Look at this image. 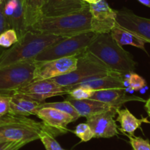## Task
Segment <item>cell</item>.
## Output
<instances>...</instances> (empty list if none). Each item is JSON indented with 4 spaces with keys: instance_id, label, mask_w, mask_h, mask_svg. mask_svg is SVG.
<instances>
[{
    "instance_id": "cell-36",
    "label": "cell",
    "mask_w": 150,
    "mask_h": 150,
    "mask_svg": "<svg viewBox=\"0 0 150 150\" xmlns=\"http://www.w3.org/2000/svg\"><path fill=\"white\" fill-rule=\"evenodd\" d=\"M83 1L89 4H93V3L98 2V1H100V0H83Z\"/></svg>"
},
{
    "instance_id": "cell-11",
    "label": "cell",
    "mask_w": 150,
    "mask_h": 150,
    "mask_svg": "<svg viewBox=\"0 0 150 150\" xmlns=\"http://www.w3.org/2000/svg\"><path fill=\"white\" fill-rule=\"evenodd\" d=\"M117 110L114 108L86 118V123L90 127L94 138L108 139L119 134L118 126L114 119Z\"/></svg>"
},
{
    "instance_id": "cell-35",
    "label": "cell",
    "mask_w": 150,
    "mask_h": 150,
    "mask_svg": "<svg viewBox=\"0 0 150 150\" xmlns=\"http://www.w3.org/2000/svg\"><path fill=\"white\" fill-rule=\"evenodd\" d=\"M10 142H0V150H3Z\"/></svg>"
},
{
    "instance_id": "cell-18",
    "label": "cell",
    "mask_w": 150,
    "mask_h": 150,
    "mask_svg": "<svg viewBox=\"0 0 150 150\" xmlns=\"http://www.w3.org/2000/svg\"><path fill=\"white\" fill-rule=\"evenodd\" d=\"M66 100H68L72 104V105L76 108L80 117H86V118L110 111L114 108L119 109V108L110 106L107 104L90 99V98L83 100H75L67 98Z\"/></svg>"
},
{
    "instance_id": "cell-32",
    "label": "cell",
    "mask_w": 150,
    "mask_h": 150,
    "mask_svg": "<svg viewBox=\"0 0 150 150\" xmlns=\"http://www.w3.org/2000/svg\"><path fill=\"white\" fill-rule=\"evenodd\" d=\"M29 142H10L5 148L3 150H18L19 149L22 147V146H25L26 144H29Z\"/></svg>"
},
{
    "instance_id": "cell-38",
    "label": "cell",
    "mask_w": 150,
    "mask_h": 150,
    "mask_svg": "<svg viewBox=\"0 0 150 150\" xmlns=\"http://www.w3.org/2000/svg\"><path fill=\"white\" fill-rule=\"evenodd\" d=\"M1 1H2V0H0V4H1Z\"/></svg>"
},
{
    "instance_id": "cell-4",
    "label": "cell",
    "mask_w": 150,
    "mask_h": 150,
    "mask_svg": "<svg viewBox=\"0 0 150 150\" xmlns=\"http://www.w3.org/2000/svg\"><path fill=\"white\" fill-rule=\"evenodd\" d=\"M98 34L89 31L63 38L43 50L35 58V62H44L64 57L78 56L84 52Z\"/></svg>"
},
{
    "instance_id": "cell-33",
    "label": "cell",
    "mask_w": 150,
    "mask_h": 150,
    "mask_svg": "<svg viewBox=\"0 0 150 150\" xmlns=\"http://www.w3.org/2000/svg\"><path fill=\"white\" fill-rule=\"evenodd\" d=\"M144 108L145 109H146V113H147L150 118V98L147 100H146V102H145Z\"/></svg>"
},
{
    "instance_id": "cell-1",
    "label": "cell",
    "mask_w": 150,
    "mask_h": 150,
    "mask_svg": "<svg viewBox=\"0 0 150 150\" xmlns=\"http://www.w3.org/2000/svg\"><path fill=\"white\" fill-rule=\"evenodd\" d=\"M29 31L44 35L64 38L91 31V13L89 7L75 13L54 17L41 16Z\"/></svg>"
},
{
    "instance_id": "cell-3",
    "label": "cell",
    "mask_w": 150,
    "mask_h": 150,
    "mask_svg": "<svg viewBox=\"0 0 150 150\" xmlns=\"http://www.w3.org/2000/svg\"><path fill=\"white\" fill-rule=\"evenodd\" d=\"M63 38L28 30L16 44L0 54V67L34 60L45 48Z\"/></svg>"
},
{
    "instance_id": "cell-29",
    "label": "cell",
    "mask_w": 150,
    "mask_h": 150,
    "mask_svg": "<svg viewBox=\"0 0 150 150\" xmlns=\"http://www.w3.org/2000/svg\"><path fill=\"white\" fill-rule=\"evenodd\" d=\"M130 145L133 150H150V143L148 139H144L141 137L127 135Z\"/></svg>"
},
{
    "instance_id": "cell-20",
    "label": "cell",
    "mask_w": 150,
    "mask_h": 150,
    "mask_svg": "<svg viewBox=\"0 0 150 150\" xmlns=\"http://www.w3.org/2000/svg\"><path fill=\"white\" fill-rule=\"evenodd\" d=\"M10 110L9 114L20 117H29L35 115V112L39 109L40 103L20 98V97L10 95Z\"/></svg>"
},
{
    "instance_id": "cell-37",
    "label": "cell",
    "mask_w": 150,
    "mask_h": 150,
    "mask_svg": "<svg viewBox=\"0 0 150 150\" xmlns=\"http://www.w3.org/2000/svg\"><path fill=\"white\" fill-rule=\"evenodd\" d=\"M21 1L22 3H23V0H21Z\"/></svg>"
},
{
    "instance_id": "cell-5",
    "label": "cell",
    "mask_w": 150,
    "mask_h": 150,
    "mask_svg": "<svg viewBox=\"0 0 150 150\" xmlns=\"http://www.w3.org/2000/svg\"><path fill=\"white\" fill-rule=\"evenodd\" d=\"M77 58V67L73 71L51 79L62 86H70L80 83L87 78L113 72L87 51L78 55Z\"/></svg>"
},
{
    "instance_id": "cell-21",
    "label": "cell",
    "mask_w": 150,
    "mask_h": 150,
    "mask_svg": "<svg viewBox=\"0 0 150 150\" xmlns=\"http://www.w3.org/2000/svg\"><path fill=\"white\" fill-rule=\"evenodd\" d=\"M110 34L114 38V40L121 46L132 45V46L142 49L146 53V48H145L146 42L132 32L125 30L122 28L119 27L115 25V26L111 29Z\"/></svg>"
},
{
    "instance_id": "cell-19",
    "label": "cell",
    "mask_w": 150,
    "mask_h": 150,
    "mask_svg": "<svg viewBox=\"0 0 150 150\" xmlns=\"http://www.w3.org/2000/svg\"><path fill=\"white\" fill-rule=\"evenodd\" d=\"M117 121L120 124L118 129L124 133H127L130 136H134V133L137 129L140 128L143 123H149L150 122L147 118L138 119L129 111L127 108L117 110Z\"/></svg>"
},
{
    "instance_id": "cell-2",
    "label": "cell",
    "mask_w": 150,
    "mask_h": 150,
    "mask_svg": "<svg viewBox=\"0 0 150 150\" xmlns=\"http://www.w3.org/2000/svg\"><path fill=\"white\" fill-rule=\"evenodd\" d=\"M86 51L113 72L126 75L136 69L133 56L119 45L110 33L98 34Z\"/></svg>"
},
{
    "instance_id": "cell-10",
    "label": "cell",
    "mask_w": 150,
    "mask_h": 150,
    "mask_svg": "<svg viewBox=\"0 0 150 150\" xmlns=\"http://www.w3.org/2000/svg\"><path fill=\"white\" fill-rule=\"evenodd\" d=\"M116 26L150 43V19L137 16L128 10H117Z\"/></svg>"
},
{
    "instance_id": "cell-25",
    "label": "cell",
    "mask_w": 150,
    "mask_h": 150,
    "mask_svg": "<svg viewBox=\"0 0 150 150\" xmlns=\"http://www.w3.org/2000/svg\"><path fill=\"white\" fill-rule=\"evenodd\" d=\"M39 139H40L46 150H64L54 139V135L48 130H41Z\"/></svg>"
},
{
    "instance_id": "cell-8",
    "label": "cell",
    "mask_w": 150,
    "mask_h": 150,
    "mask_svg": "<svg viewBox=\"0 0 150 150\" xmlns=\"http://www.w3.org/2000/svg\"><path fill=\"white\" fill-rule=\"evenodd\" d=\"M77 62V56L64 57L49 61L35 62L36 67L33 81L51 79L67 74L76 68Z\"/></svg>"
},
{
    "instance_id": "cell-30",
    "label": "cell",
    "mask_w": 150,
    "mask_h": 150,
    "mask_svg": "<svg viewBox=\"0 0 150 150\" xmlns=\"http://www.w3.org/2000/svg\"><path fill=\"white\" fill-rule=\"evenodd\" d=\"M11 96L0 93V116L9 114Z\"/></svg>"
},
{
    "instance_id": "cell-34",
    "label": "cell",
    "mask_w": 150,
    "mask_h": 150,
    "mask_svg": "<svg viewBox=\"0 0 150 150\" xmlns=\"http://www.w3.org/2000/svg\"><path fill=\"white\" fill-rule=\"evenodd\" d=\"M141 4L146 6V7H150V0H138Z\"/></svg>"
},
{
    "instance_id": "cell-15",
    "label": "cell",
    "mask_w": 150,
    "mask_h": 150,
    "mask_svg": "<svg viewBox=\"0 0 150 150\" xmlns=\"http://www.w3.org/2000/svg\"><path fill=\"white\" fill-rule=\"evenodd\" d=\"M3 11L10 28L17 33L19 38L27 32L23 3L21 0H2Z\"/></svg>"
},
{
    "instance_id": "cell-16",
    "label": "cell",
    "mask_w": 150,
    "mask_h": 150,
    "mask_svg": "<svg viewBox=\"0 0 150 150\" xmlns=\"http://www.w3.org/2000/svg\"><path fill=\"white\" fill-rule=\"evenodd\" d=\"M126 89L115 88V89H103L95 91L90 99L100 101L110 106L120 108L125 103L130 101H140L145 103L146 100L140 97L130 96L126 94Z\"/></svg>"
},
{
    "instance_id": "cell-7",
    "label": "cell",
    "mask_w": 150,
    "mask_h": 150,
    "mask_svg": "<svg viewBox=\"0 0 150 150\" xmlns=\"http://www.w3.org/2000/svg\"><path fill=\"white\" fill-rule=\"evenodd\" d=\"M70 90L66 86H62L52 79L35 81L29 84L10 92L8 95L20 97L42 103L45 100L57 95L69 94Z\"/></svg>"
},
{
    "instance_id": "cell-17",
    "label": "cell",
    "mask_w": 150,
    "mask_h": 150,
    "mask_svg": "<svg viewBox=\"0 0 150 150\" xmlns=\"http://www.w3.org/2000/svg\"><path fill=\"white\" fill-rule=\"evenodd\" d=\"M83 0H46L42 9V16L54 17L79 11L88 7Z\"/></svg>"
},
{
    "instance_id": "cell-24",
    "label": "cell",
    "mask_w": 150,
    "mask_h": 150,
    "mask_svg": "<svg viewBox=\"0 0 150 150\" xmlns=\"http://www.w3.org/2000/svg\"><path fill=\"white\" fill-rule=\"evenodd\" d=\"M125 84L126 90L139 91L143 89L146 85V81L137 73L132 72L125 75Z\"/></svg>"
},
{
    "instance_id": "cell-13",
    "label": "cell",
    "mask_w": 150,
    "mask_h": 150,
    "mask_svg": "<svg viewBox=\"0 0 150 150\" xmlns=\"http://www.w3.org/2000/svg\"><path fill=\"white\" fill-rule=\"evenodd\" d=\"M41 130H43L22 124L0 126V142H28L30 143L40 139Z\"/></svg>"
},
{
    "instance_id": "cell-23",
    "label": "cell",
    "mask_w": 150,
    "mask_h": 150,
    "mask_svg": "<svg viewBox=\"0 0 150 150\" xmlns=\"http://www.w3.org/2000/svg\"><path fill=\"white\" fill-rule=\"evenodd\" d=\"M44 107H49V108H54L56 109H58L59 111H63V112L66 113V114H69L73 118L74 121L76 122V120H79L80 118V115L76 108L72 105V104L69 102L68 100H65L62 102H54V103H40L39 109L41 108H44Z\"/></svg>"
},
{
    "instance_id": "cell-22",
    "label": "cell",
    "mask_w": 150,
    "mask_h": 150,
    "mask_svg": "<svg viewBox=\"0 0 150 150\" xmlns=\"http://www.w3.org/2000/svg\"><path fill=\"white\" fill-rule=\"evenodd\" d=\"M46 0H23L25 21L27 30L42 16V9Z\"/></svg>"
},
{
    "instance_id": "cell-31",
    "label": "cell",
    "mask_w": 150,
    "mask_h": 150,
    "mask_svg": "<svg viewBox=\"0 0 150 150\" xmlns=\"http://www.w3.org/2000/svg\"><path fill=\"white\" fill-rule=\"evenodd\" d=\"M10 25H9L8 21H7V18H6L5 16H4V11H3L2 2H1V4H0V35L4 31L10 29ZM3 51H4V48L0 47V54L3 52Z\"/></svg>"
},
{
    "instance_id": "cell-6",
    "label": "cell",
    "mask_w": 150,
    "mask_h": 150,
    "mask_svg": "<svg viewBox=\"0 0 150 150\" xmlns=\"http://www.w3.org/2000/svg\"><path fill=\"white\" fill-rule=\"evenodd\" d=\"M35 67L34 60L0 67V93L8 95L33 81Z\"/></svg>"
},
{
    "instance_id": "cell-27",
    "label": "cell",
    "mask_w": 150,
    "mask_h": 150,
    "mask_svg": "<svg viewBox=\"0 0 150 150\" xmlns=\"http://www.w3.org/2000/svg\"><path fill=\"white\" fill-rule=\"evenodd\" d=\"M74 133L82 142H87L93 139V133L87 123H81L76 126Z\"/></svg>"
},
{
    "instance_id": "cell-14",
    "label": "cell",
    "mask_w": 150,
    "mask_h": 150,
    "mask_svg": "<svg viewBox=\"0 0 150 150\" xmlns=\"http://www.w3.org/2000/svg\"><path fill=\"white\" fill-rule=\"evenodd\" d=\"M76 86H82L94 91L115 89V88L126 89L125 84V75L116 72H111L105 75L87 78L80 83L70 86H66V87H67L70 92L73 88Z\"/></svg>"
},
{
    "instance_id": "cell-9",
    "label": "cell",
    "mask_w": 150,
    "mask_h": 150,
    "mask_svg": "<svg viewBox=\"0 0 150 150\" xmlns=\"http://www.w3.org/2000/svg\"><path fill=\"white\" fill-rule=\"evenodd\" d=\"M91 31L96 34L110 33L116 25L117 10L108 5L105 0L89 4Z\"/></svg>"
},
{
    "instance_id": "cell-28",
    "label": "cell",
    "mask_w": 150,
    "mask_h": 150,
    "mask_svg": "<svg viewBox=\"0 0 150 150\" xmlns=\"http://www.w3.org/2000/svg\"><path fill=\"white\" fill-rule=\"evenodd\" d=\"M95 91L82 86H76L74 87L69 92L68 98L75 100L89 99L93 95Z\"/></svg>"
},
{
    "instance_id": "cell-26",
    "label": "cell",
    "mask_w": 150,
    "mask_h": 150,
    "mask_svg": "<svg viewBox=\"0 0 150 150\" xmlns=\"http://www.w3.org/2000/svg\"><path fill=\"white\" fill-rule=\"evenodd\" d=\"M18 41V36L13 29H7L0 35V47L8 48Z\"/></svg>"
},
{
    "instance_id": "cell-12",
    "label": "cell",
    "mask_w": 150,
    "mask_h": 150,
    "mask_svg": "<svg viewBox=\"0 0 150 150\" xmlns=\"http://www.w3.org/2000/svg\"><path fill=\"white\" fill-rule=\"evenodd\" d=\"M35 116L40 119L42 123L52 132L54 136L63 134L68 131L67 125L74 120L69 114L49 107H44L35 112Z\"/></svg>"
}]
</instances>
